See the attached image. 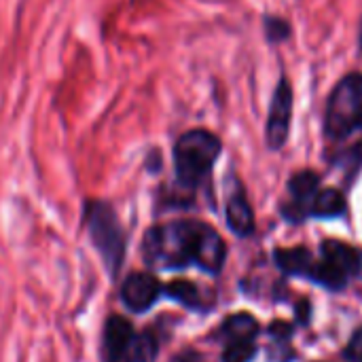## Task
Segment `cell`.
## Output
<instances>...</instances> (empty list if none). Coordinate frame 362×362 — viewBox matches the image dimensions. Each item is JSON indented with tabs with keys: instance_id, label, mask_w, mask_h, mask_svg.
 I'll use <instances>...</instances> for the list:
<instances>
[{
	"instance_id": "6",
	"label": "cell",
	"mask_w": 362,
	"mask_h": 362,
	"mask_svg": "<svg viewBox=\"0 0 362 362\" xmlns=\"http://www.w3.org/2000/svg\"><path fill=\"white\" fill-rule=\"evenodd\" d=\"M291 119H293V89L286 78H282L274 91L269 112H267V125H265V138L269 148H282L288 140L291 132Z\"/></svg>"
},
{
	"instance_id": "16",
	"label": "cell",
	"mask_w": 362,
	"mask_h": 362,
	"mask_svg": "<svg viewBox=\"0 0 362 362\" xmlns=\"http://www.w3.org/2000/svg\"><path fill=\"white\" fill-rule=\"evenodd\" d=\"M257 356V348L255 341H227L225 350H223V362H252V358Z\"/></svg>"
},
{
	"instance_id": "21",
	"label": "cell",
	"mask_w": 362,
	"mask_h": 362,
	"mask_svg": "<svg viewBox=\"0 0 362 362\" xmlns=\"http://www.w3.org/2000/svg\"><path fill=\"white\" fill-rule=\"evenodd\" d=\"M172 362H202V356L193 350H187V352H180Z\"/></svg>"
},
{
	"instance_id": "15",
	"label": "cell",
	"mask_w": 362,
	"mask_h": 362,
	"mask_svg": "<svg viewBox=\"0 0 362 362\" xmlns=\"http://www.w3.org/2000/svg\"><path fill=\"white\" fill-rule=\"evenodd\" d=\"M163 293L189 310H202V293L189 280H174L168 286H163Z\"/></svg>"
},
{
	"instance_id": "9",
	"label": "cell",
	"mask_w": 362,
	"mask_h": 362,
	"mask_svg": "<svg viewBox=\"0 0 362 362\" xmlns=\"http://www.w3.org/2000/svg\"><path fill=\"white\" fill-rule=\"evenodd\" d=\"M318 191H320V176L318 174H314L310 170L295 174L288 182L291 202L282 208V214L293 223L303 221L310 214L312 202L318 195Z\"/></svg>"
},
{
	"instance_id": "11",
	"label": "cell",
	"mask_w": 362,
	"mask_h": 362,
	"mask_svg": "<svg viewBox=\"0 0 362 362\" xmlns=\"http://www.w3.org/2000/svg\"><path fill=\"white\" fill-rule=\"evenodd\" d=\"M276 265L291 276H305L310 278L312 269H314V257L308 248L303 246H295V248H280L274 255Z\"/></svg>"
},
{
	"instance_id": "17",
	"label": "cell",
	"mask_w": 362,
	"mask_h": 362,
	"mask_svg": "<svg viewBox=\"0 0 362 362\" xmlns=\"http://www.w3.org/2000/svg\"><path fill=\"white\" fill-rule=\"evenodd\" d=\"M265 34L272 42L286 40L291 34V25L280 17H265Z\"/></svg>"
},
{
	"instance_id": "2",
	"label": "cell",
	"mask_w": 362,
	"mask_h": 362,
	"mask_svg": "<svg viewBox=\"0 0 362 362\" xmlns=\"http://www.w3.org/2000/svg\"><path fill=\"white\" fill-rule=\"evenodd\" d=\"M223 153V142L216 134L204 127L189 129L180 134L172 146L174 176L182 191L199 189L212 174L218 157Z\"/></svg>"
},
{
	"instance_id": "22",
	"label": "cell",
	"mask_w": 362,
	"mask_h": 362,
	"mask_svg": "<svg viewBox=\"0 0 362 362\" xmlns=\"http://www.w3.org/2000/svg\"><path fill=\"white\" fill-rule=\"evenodd\" d=\"M361 49H362V23H361Z\"/></svg>"
},
{
	"instance_id": "14",
	"label": "cell",
	"mask_w": 362,
	"mask_h": 362,
	"mask_svg": "<svg viewBox=\"0 0 362 362\" xmlns=\"http://www.w3.org/2000/svg\"><path fill=\"white\" fill-rule=\"evenodd\" d=\"M159 354V341L153 331L136 333V339L125 356V362H155Z\"/></svg>"
},
{
	"instance_id": "4",
	"label": "cell",
	"mask_w": 362,
	"mask_h": 362,
	"mask_svg": "<svg viewBox=\"0 0 362 362\" xmlns=\"http://www.w3.org/2000/svg\"><path fill=\"white\" fill-rule=\"evenodd\" d=\"M358 129H362V74H348L329 98L325 134L333 140H346Z\"/></svg>"
},
{
	"instance_id": "19",
	"label": "cell",
	"mask_w": 362,
	"mask_h": 362,
	"mask_svg": "<svg viewBox=\"0 0 362 362\" xmlns=\"http://www.w3.org/2000/svg\"><path fill=\"white\" fill-rule=\"evenodd\" d=\"M269 335L274 337V339H288L291 335H293V327L291 325H286V322H272V327H269Z\"/></svg>"
},
{
	"instance_id": "8",
	"label": "cell",
	"mask_w": 362,
	"mask_h": 362,
	"mask_svg": "<svg viewBox=\"0 0 362 362\" xmlns=\"http://www.w3.org/2000/svg\"><path fill=\"white\" fill-rule=\"evenodd\" d=\"M136 333L138 331L125 316H108L102 331V362H125Z\"/></svg>"
},
{
	"instance_id": "10",
	"label": "cell",
	"mask_w": 362,
	"mask_h": 362,
	"mask_svg": "<svg viewBox=\"0 0 362 362\" xmlns=\"http://www.w3.org/2000/svg\"><path fill=\"white\" fill-rule=\"evenodd\" d=\"M225 216H227V225L229 229L240 235L246 238L255 231V214L252 208L248 204V197L242 189V185L238 180H233L231 193L227 197V208H225Z\"/></svg>"
},
{
	"instance_id": "12",
	"label": "cell",
	"mask_w": 362,
	"mask_h": 362,
	"mask_svg": "<svg viewBox=\"0 0 362 362\" xmlns=\"http://www.w3.org/2000/svg\"><path fill=\"white\" fill-rule=\"evenodd\" d=\"M261 327L259 322L246 314V312H240V314H233L229 316L223 325H221V335L227 339V341H255V337L259 335Z\"/></svg>"
},
{
	"instance_id": "18",
	"label": "cell",
	"mask_w": 362,
	"mask_h": 362,
	"mask_svg": "<svg viewBox=\"0 0 362 362\" xmlns=\"http://www.w3.org/2000/svg\"><path fill=\"white\" fill-rule=\"evenodd\" d=\"M346 358L350 362H362V329H358L352 335V339L346 348Z\"/></svg>"
},
{
	"instance_id": "20",
	"label": "cell",
	"mask_w": 362,
	"mask_h": 362,
	"mask_svg": "<svg viewBox=\"0 0 362 362\" xmlns=\"http://www.w3.org/2000/svg\"><path fill=\"white\" fill-rule=\"evenodd\" d=\"M297 320H299L301 325H305V322L310 320V303H308V301H301V303L297 305Z\"/></svg>"
},
{
	"instance_id": "3",
	"label": "cell",
	"mask_w": 362,
	"mask_h": 362,
	"mask_svg": "<svg viewBox=\"0 0 362 362\" xmlns=\"http://www.w3.org/2000/svg\"><path fill=\"white\" fill-rule=\"evenodd\" d=\"M83 227L102 257L106 272L117 278L127 255V233L112 204L106 199L87 197L83 202Z\"/></svg>"
},
{
	"instance_id": "1",
	"label": "cell",
	"mask_w": 362,
	"mask_h": 362,
	"mask_svg": "<svg viewBox=\"0 0 362 362\" xmlns=\"http://www.w3.org/2000/svg\"><path fill=\"white\" fill-rule=\"evenodd\" d=\"M227 257V246L216 229L202 221H168L146 229L142 238V259L155 269H182L197 265L208 274H218Z\"/></svg>"
},
{
	"instance_id": "5",
	"label": "cell",
	"mask_w": 362,
	"mask_h": 362,
	"mask_svg": "<svg viewBox=\"0 0 362 362\" xmlns=\"http://www.w3.org/2000/svg\"><path fill=\"white\" fill-rule=\"evenodd\" d=\"M320 263H314V269L310 274V280L331 288L339 291L346 286V282L362 272V252L350 244H344L339 240H327L320 248Z\"/></svg>"
},
{
	"instance_id": "7",
	"label": "cell",
	"mask_w": 362,
	"mask_h": 362,
	"mask_svg": "<svg viewBox=\"0 0 362 362\" xmlns=\"http://www.w3.org/2000/svg\"><path fill=\"white\" fill-rule=\"evenodd\" d=\"M163 295V284L148 272H134L121 282L119 297L132 314L148 312Z\"/></svg>"
},
{
	"instance_id": "13",
	"label": "cell",
	"mask_w": 362,
	"mask_h": 362,
	"mask_svg": "<svg viewBox=\"0 0 362 362\" xmlns=\"http://www.w3.org/2000/svg\"><path fill=\"white\" fill-rule=\"evenodd\" d=\"M346 212V197L337 189H320L312 202V216L318 218H337Z\"/></svg>"
}]
</instances>
